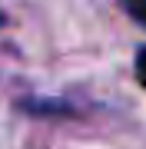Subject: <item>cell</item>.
<instances>
[{"label":"cell","mask_w":146,"mask_h":149,"mask_svg":"<svg viewBox=\"0 0 146 149\" xmlns=\"http://www.w3.org/2000/svg\"><path fill=\"white\" fill-rule=\"evenodd\" d=\"M119 3H123V10L130 13L140 27H146V0H119Z\"/></svg>","instance_id":"7a4b0ae2"},{"label":"cell","mask_w":146,"mask_h":149,"mask_svg":"<svg viewBox=\"0 0 146 149\" xmlns=\"http://www.w3.org/2000/svg\"><path fill=\"white\" fill-rule=\"evenodd\" d=\"M136 80H140V86L146 90V47L136 50Z\"/></svg>","instance_id":"3957f363"},{"label":"cell","mask_w":146,"mask_h":149,"mask_svg":"<svg viewBox=\"0 0 146 149\" xmlns=\"http://www.w3.org/2000/svg\"><path fill=\"white\" fill-rule=\"evenodd\" d=\"M27 113H33V116H50V113H73V106L70 103H63V100H23L20 103Z\"/></svg>","instance_id":"6da1fadb"}]
</instances>
